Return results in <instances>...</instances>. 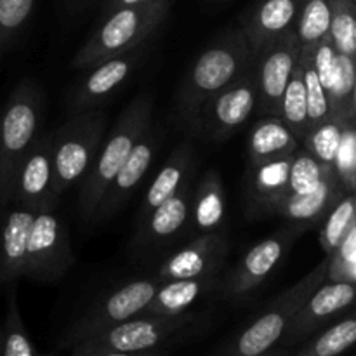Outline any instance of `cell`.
<instances>
[{"label":"cell","instance_id":"6da1fadb","mask_svg":"<svg viewBox=\"0 0 356 356\" xmlns=\"http://www.w3.org/2000/svg\"><path fill=\"white\" fill-rule=\"evenodd\" d=\"M250 63L252 52L242 28L219 33L197 56L177 89L174 110L181 127L190 132L204 104L249 70Z\"/></svg>","mask_w":356,"mask_h":356},{"label":"cell","instance_id":"7a4b0ae2","mask_svg":"<svg viewBox=\"0 0 356 356\" xmlns=\"http://www.w3.org/2000/svg\"><path fill=\"white\" fill-rule=\"evenodd\" d=\"M153 97L149 92H141L129 106L122 111L115 124L113 131L106 139H103L97 149L89 172L82 181V190L79 197V209L83 221L90 222L99 205L101 198L106 193L113 177L124 165L132 148L141 138L143 132L152 124Z\"/></svg>","mask_w":356,"mask_h":356},{"label":"cell","instance_id":"3957f363","mask_svg":"<svg viewBox=\"0 0 356 356\" xmlns=\"http://www.w3.org/2000/svg\"><path fill=\"white\" fill-rule=\"evenodd\" d=\"M327 259L323 257L309 273L275 296L245 327L238 330L216 356H259L278 346L298 309L325 282Z\"/></svg>","mask_w":356,"mask_h":356},{"label":"cell","instance_id":"277c9868","mask_svg":"<svg viewBox=\"0 0 356 356\" xmlns=\"http://www.w3.org/2000/svg\"><path fill=\"white\" fill-rule=\"evenodd\" d=\"M209 323H211L209 313L197 312V309L169 316L141 313L104 332L82 341L76 346L108 351H129V353L165 351L172 344L183 343L205 332Z\"/></svg>","mask_w":356,"mask_h":356},{"label":"cell","instance_id":"5b68a950","mask_svg":"<svg viewBox=\"0 0 356 356\" xmlns=\"http://www.w3.org/2000/svg\"><path fill=\"white\" fill-rule=\"evenodd\" d=\"M44 124V92L31 80H23L0 110V209L10 202L14 176Z\"/></svg>","mask_w":356,"mask_h":356},{"label":"cell","instance_id":"8992f818","mask_svg":"<svg viewBox=\"0 0 356 356\" xmlns=\"http://www.w3.org/2000/svg\"><path fill=\"white\" fill-rule=\"evenodd\" d=\"M174 0H155L103 16L99 26L72 59V68L87 70L96 63L146 44L165 21Z\"/></svg>","mask_w":356,"mask_h":356},{"label":"cell","instance_id":"52a82bcc","mask_svg":"<svg viewBox=\"0 0 356 356\" xmlns=\"http://www.w3.org/2000/svg\"><path fill=\"white\" fill-rule=\"evenodd\" d=\"M106 113L101 108L72 113L52 132L54 186L59 197L82 183L104 139Z\"/></svg>","mask_w":356,"mask_h":356},{"label":"cell","instance_id":"ba28073f","mask_svg":"<svg viewBox=\"0 0 356 356\" xmlns=\"http://www.w3.org/2000/svg\"><path fill=\"white\" fill-rule=\"evenodd\" d=\"M159 285L160 280H156L153 275H148L125 282L113 291L103 292L66 327L58 346L72 350L82 341L104 332L132 316L141 315L152 301Z\"/></svg>","mask_w":356,"mask_h":356},{"label":"cell","instance_id":"9c48e42d","mask_svg":"<svg viewBox=\"0 0 356 356\" xmlns=\"http://www.w3.org/2000/svg\"><path fill=\"white\" fill-rule=\"evenodd\" d=\"M306 229L301 226L289 225L278 228L266 238L254 243L238 263L219 282L218 294L233 302H243L252 298L261 285L285 263L292 247Z\"/></svg>","mask_w":356,"mask_h":356},{"label":"cell","instance_id":"30bf717a","mask_svg":"<svg viewBox=\"0 0 356 356\" xmlns=\"http://www.w3.org/2000/svg\"><path fill=\"white\" fill-rule=\"evenodd\" d=\"M75 263L66 222L56 209L35 211L26 243L24 278L40 284L59 282Z\"/></svg>","mask_w":356,"mask_h":356},{"label":"cell","instance_id":"8fae6325","mask_svg":"<svg viewBox=\"0 0 356 356\" xmlns=\"http://www.w3.org/2000/svg\"><path fill=\"white\" fill-rule=\"evenodd\" d=\"M256 110V76L252 66H249L238 79L204 104L191 125L190 134L211 143L226 141L249 122Z\"/></svg>","mask_w":356,"mask_h":356},{"label":"cell","instance_id":"7c38bea8","mask_svg":"<svg viewBox=\"0 0 356 356\" xmlns=\"http://www.w3.org/2000/svg\"><path fill=\"white\" fill-rule=\"evenodd\" d=\"M148 54L149 45L146 42L132 51L108 58L83 70L86 75L70 89L68 97H66L68 115L101 108L104 101L110 99L141 68Z\"/></svg>","mask_w":356,"mask_h":356},{"label":"cell","instance_id":"4fadbf2b","mask_svg":"<svg viewBox=\"0 0 356 356\" xmlns=\"http://www.w3.org/2000/svg\"><path fill=\"white\" fill-rule=\"evenodd\" d=\"M59 198L54 186L52 134L42 132L17 167L10 202L33 211H47L58 209Z\"/></svg>","mask_w":356,"mask_h":356},{"label":"cell","instance_id":"5bb4252c","mask_svg":"<svg viewBox=\"0 0 356 356\" xmlns=\"http://www.w3.org/2000/svg\"><path fill=\"white\" fill-rule=\"evenodd\" d=\"M301 45L294 30L252 56L259 115H278L282 94L298 68Z\"/></svg>","mask_w":356,"mask_h":356},{"label":"cell","instance_id":"9a60e30c","mask_svg":"<svg viewBox=\"0 0 356 356\" xmlns=\"http://www.w3.org/2000/svg\"><path fill=\"white\" fill-rule=\"evenodd\" d=\"M353 302L355 284L325 280L298 309L278 346L291 350L292 346L312 337L334 320L351 312Z\"/></svg>","mask_w":356,"mask_h":356},{"label":"cell","instance_id":"2e32d148","mask_svg":"<svg viewBox=\"0 0 356 356\" xmlns=\"http://www.w3.org/2000/svg\"><path fill=\"white\" fill-rule=\"evenodd\" d=\"M229 236L226 232H214L197 235L184 247L174 250L153 271L160 282L193 278L222 271L229 254Z\"/></svg>","mask_w":356,"mask_h":356},{"label":"cell","instance_id":"e0dca14e","mask_svg":"<svg viewBox=\"0 0 356 356\" xmlns=\"http://www.w3.org/2000/svg\"><path fill=\"white\" fill-rule=\"evenodd\" d=\"M163 131L160 125L152 124L148 125L145 132H143L141 138L138 139V143L132 148L131 155L127 156V160L124 162V165L120 167V170L117 172V176L113 177L111 184L108 186L106 193L101 198L99 205H97L96 212L92 216V221H106L111 216L117 214L122 207H124L125 202L132 197V193L136 191V188L141 184V181L145 179L146 172L152 167L153 159L156 155V149H159L160 143H162Z\"/></svg>","mask_w":356,"mask_h":356},{"label":"cell","instance_id":"ac0fdd59","mask_svg":"<svg viewBox=\"0 0 356 356\" xmlns=\"http://www.w3.org/2000/svg\"><path fill=\"white\" fill-rule=\"evenodd\" d=\"M191 195L193 181L181 188L174 197L138 221L134 235V247L138 250H156L169 245L174 240L188 233L190 228Z\"/></svg>","mask_w":356,"mask_h":356},{"label":"cell","instance_id":"d6986e66","mask_svg":"<svg viewBox=\"0 0 356 356\" xmlns=\"http://www.w3.org/2000/svg\"><path fill=\"white\" fill-rule=\"evenodd\" d=\"M292 156L249 163L245 172V211L250 219L271 218L289 195V169Z\"/></svg>","mask_w":356,"mask_h":356},{"label":"cell","instance_id":"ffe728a7","mask_svg":"<svg viewBox=\"0 0 356 356\" xmlns=\"http://www.w3.org/2000/svg\"><path fill=\"white\" fill-rule=\"evenodd\" d=\"M301 3L302 0H257L250 7L238 26L252 56L294 30Z\"/></svg>","mask_w":356,"mask_h":356},{"label":"cell","instance_id":"44dd1931","mask_svg":"<svg viewBox=\"0 0 356 356\" xmlns=\"http://www.w3.org/2000/svg\"><path fill=\"white\" fill-rule=\"evenodd\" d=\"M33 214V209L13 202L0 209V284L24 278L28 233Z\"/></svg>","mask_w":356,"mask_h":356},{"label":"cell","instance_id":"7402d4cb","mask_svg":"<svg viewBox=\"0 0 356 356\" xmlns=\"http://www.w3.org/2000/svg\"><path fill=\"white\" fill-rule=\"evenodd\" d=\"M222 271L193 278L160 282L152 301L143 313L146 315H181L193 312L195 306L204 302L212 294H218Z\"/></svg>","mask_w":356,"mask_h":356},{"label":"cell","instance_id":"603a6c76","mask_svg":"<svg viewBox=\"0 0 356 356\" xmlns=\"http://www.w3.org/2000/svg\"><path fill=\"white\" fill-rule=\"evenodd\" d=\"M346 193L337 181L334 170H330L325 179L312 191L306 193H289L275 211V216L284 219L289 225L301 226L308 232L313 226L320 225L334 204Z\"/></svg>","mask_w":356,"mask_h":356},{"label":"cell","instance_id":"cb8c5ba5","mask_svg":"<svg viewBox=\"0 0 356 356\" xmlns=\"http://www.w3.org/2000/svg\"><path fill=\"white\" fill-rule=\"evenodd\" d=\"M226 225V193L219 170L209 169L193 183L191 195L190 228L193 236L204 233L225 232Z\"/></svg>","mask_w":356,"mask_h":356},{"label":"cell","instance_id":"d4e9b609","mask_svg":"<svg viewBox=\"0 0 356 356\" xmlns=\"http://www.w3.org/2000/svg\"><path fill=\"white\" fill-rule=\"evenodd\" d=\"M195 172V149L190 141H183L170 152L167 160L163 162L162 169L156 172L155 179L146 190L143 198L141 209H139V219L145 218L148 212L159 207L167 198L174 197L177 191L188 183L193 181Z\"/></svg>","mask_w":356,"mask_h":356},{"label":"cell","instance_id":"484cf974","mask_svg":"<svg viewBox=\"0 0 356 356\" xmlns=\"http://www.w3.org/2000/svg\"><path fill=\"white\" fill-rule=\"evenodd\" d=\"M299 146L301 141L278 115H261L250 129L247 141L249 163L287 159Z\"/></svg>","mask_w":356,"mask_h":356},{"label":"cell","instance_id":"4316f807","mask_svg":"<svg viewBox=\"0 0 356 356\" xmlns=\"http://www.w3.org/2000/svg\"><path fill=\"white\" fill-rule=\"evenodd\" d=\"M356 341V318L353 312H348L341 318L334 320L322 330L302 341L301 350L294 356H341L346 353Z\"/></svg>","mask_w":356,"mask_h":356},{"label":"cell","instance_id":"83f0119b","mask_svg":"<svg viewBox=\"0 0 356 356\" xmlns=\"http://www.w3.org/2000/svg\"><path fill=\"white\" fill-rule=\"evenodd\" d=\"M330 31V7L327 0H302L294 33L302 51L315 49Z\"/></svg>","mask_w":356,"mask_h":356},{"label":"cell","instance_id":"f1b7e54d","mask_svg":"<svg viewBox=\"0 0 356 356\" xmlns=\"http://www.w3.org/2000/svg\"><path fill=\"white\" fill-rule=\"evenodd\" d=\"M356 75H355V58L339 54L337 63L336 80L329 90L330 115L355 124L356 118Z\"/></svg>","mask_w":356,"mask_h":356},{"label":"cell","instance_id":"f546056e","mask_svg":"<svg viewBox=\"0 0 356 356\" xmlns=\"http://www.w3.org/2000/svg\"><path fill=\"white\" fill-rule=\"evenodd\" d=\"M346 125L348 122L330 115L329 118L306 131L301 146L322 165L332 167L334 156H336L337 146H339Z\"/></svg>","mask_w":356,"mask_h":356},{"label":"cell","instance_id":"4dcf8cb0","mask_svg":"<svg viewBox=\"0 0 356 356\" xmlns=\"http://www.w3.org/2000/svg\"><path fill=\"white\" fill-rule=\"evenodd\" d=\"M0 356H47L38 353V350L28 336L14 287H10L9 294H7L6 322L2 327V353Z\"/></svg>","mask_w":356,"mask_h":356},{"label":"cell","instance_id":"1f68e13d","mask_svg":"<svg viewBox=\"0 0 356 356\" xmlns=\"http://www.w3.org/2000/svg\"><path fill=\"white\" fill-rule=\"evenodd\" d=\"M320 228V245L323 252L329 254L341 243L351 228L356 226V202L355 193H344L336 204L330 207L325 218L322 219Z\"/></svg>","mask_w":356,"mask_h":356},{"label":"cell","instance_id":"d6a6232c","mask_svg":"<svg viewBox=\"0 0 356 356\" xmlns=\"http://www.w3.org/2000/svg\"><path fill=\"white\" fill-rule=\"evenodd\" d=\"M278 117L291 127L296 138L302 141L306 131H308V104H306V90L305 82H302L301 66L298 63V68L292 73L287 87L280 99V108H278Z\"/></svg>","mask_w":356,"mask_h":356},{"label":"cell","instance_id":"836d02e7","mask_svg":"<svg viewBox=\"0 0 356 356\" xmlns=\"http://www.w3.org/2000/svg\"><path fill=\"white\" fill-rule=\"evenodd\" d=\"M330 7L329 37L341 56H356V0H327Z\"/></svg>","mask_w":356,"mask_h":356},{"label":"cell","instance_id":"e575fe53","mask_svg":"<svg viewBox=\"0 0 356 356\" xmlns=\"http://www.w3.org/2000/svg\"><path fill=\"white\" fill-rule=\"evenodd\" d=\"M299 66H301L302 82H305L306 90V104H308V125L320 124L325 118L330 117V104L329 94L323 89L322 82L316 76L315 68L312 63V51H302L299 54ZM308 127V129H309Z\"/></svg>","mask_w":356,"mask_h":356},{"label":"cell","instance_id":"d590c367","mask_svg":"<svg viewBox=\"0 0 356 356\" xmlns=\"http://www.w3.org/2000/svg\"><path fill=\"white\" fill-rule=\"evenodd\" d=\"M330 170L332 167L322 165L302 146H299L292 155L289 169V193H306L315 190Z\"/></svg>","mask_w":356,"mask_h":356},{"label":"cell","instance_id":"8d00e7d4","mask_svg":"<svg viewBox=\"0 0 356 356\" xmlns=\"http://www.w3.org/2000/svg\"><path fill=\"white\" fill-rule=\"evenodd\" d=\"M327 259V282H346L355 284L356 280V226L348 232L339 245L332 252L325 254Z\"/></svg>","mask_w":356,"mask_h":356},{"label":"cell","instance_id":"74e56055","mask_svg":"<svg viewBox=\"0 0 356 356\" xmlns=\"http://www.w3.org/2000/svg\"><path fill=\"white\" fill-rule=\"evenodd\" d=\"M37 0H0V56L30 19Z\"/></svg>","mask_w":356,"mask_h":356},{"label":"cell","instance_id":"f35d334b","mask_svg":"<svg viewBox=\"0 0 356 356\" xmlns=\"http://www.w3.org/2000/svg\"><path fill=\"white\" fill-rule=\"evenodd\" d=\"M332 170L337 181L346 193H355L356 181V132L355 124H348L343 131L336 156L332 162Z\"/></svg>","mask_w":356,"mask_h":356},{"label":"cell","instance_id":"ab89813d","mask_svg":"<svg viewBox=\"0 0 356 356\" xmlns=\"http://www.w3.org/2000/svg\"><path fill=\"white\" fill-rule=\"evenodd\" d=\"M309 51H312V63L316 72V76H318L323 89L329 94L330 87H332L334 80H336L339 52L334 47L330 37H325L315 49H309Z\"/></svg>","mask_w":356,"mask_h":356},{"label":"cell","instance_id":"60d3db41","mask_svg":"<svg viewBox=\"0 0 356 356\" xmlns=\"http://www.w3.org/2000/svg\"><path fill=\"white\" fill-rule=\"evenodd\" d=\"M72 356H169L165 351H143V353H129V351H108L94 350V348L75 346L72 348Z\"/></svg>","mask_w":356,"mask_h":356},{"label":"cell","instance_id":"b9f144b4","mask_svg":"<svg viewBox=\"0 0 356 356\" xmlns=\"http://www.w3.org/2000/svg\"><path fill=\"white\" fill-rule=\"evenodd\" d=\"M155 2V0H104L103 2V16L115 13L118 9H125V7H136V6H145V3Z\"/></svg>","mask_w":356,"mask_h":356},{"label":"cell","instance_id":"7bdbcfd3","mask_svg":"<svg viewBox=\"0 0 356 356\" xmlns=\"http://www.w3.org/2000/svg\"><path fill=\"white\" fill-rule=\"evenodd\" d=\"M259 356H291V350H287V348L284 346H275L273 350H270L268 353Z\"/></svg>","mask_w":356,"mask_h":356},{"label":"cell","instance_id":"ee69618b","mask_svg":"<svg viewBox=\"0 0 356 356\" xmlns=\"http://www.w3.org/2000/svg\"><path fill=\"white\" fill-rule=\"evenodd\" d=\"M0 353H2V329H0Z\"/></svg>","mask_w":356,"mask_h":356},{"label":"cell","instance_id":"f6af8a7d","mask_svg":"<svg viewBox=\"0 0 356 356\" xmlns=\"http://www.w3.org/2000/svg\"><path fill=\"white\" fill-rule=\"evenodd\" d=\"M216 2H221V0H216Z\"/></svg>","mask_w":356,"mask_h":356}]
</instances>
